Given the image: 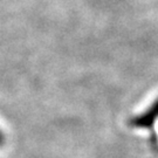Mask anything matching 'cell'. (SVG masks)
<instances>
[{"label": "cell", "mask_w": 158, "mask_h": 158, "mask_svg": "<svg viewBox=\"0 0 158 158\" xmlns=\"http://www.w3.org/2000/svg\"><path fill=\"white\" fill-rule=\"evenodd\" d=\"M5 143H6V135H5V132L1 130V128H0V148L4 147Z\"/></svg>", "instance_id": "2"}, {"label": "cell", "mask_w": 158, "mask_h": 158, "mask_svg": "<svg viewBox=\"0 0 158 158\" xmlns=\"http://www.w3.org/2000/svg\"><path fill=\"white\" fill-rule=\"evenodd\" d=\"M158 118V98L148 108L144 113L137 115L130 119V125L134 128H151Z\"/></svg>", "instance_id": "1"}]
</instances>
